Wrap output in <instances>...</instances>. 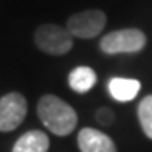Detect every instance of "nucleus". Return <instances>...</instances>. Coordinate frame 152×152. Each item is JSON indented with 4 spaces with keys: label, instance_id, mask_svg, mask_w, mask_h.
Wrapping results in <instances>:
<instances>
[{
    "label": "nucleus",
    "instance_id": "39448f33",
    "mask_svg": "<svg viewBox=\"0 0 152 152\" xmlns=\"http://www.w3.org/2000/svg\"><path fill=\"white\" fill-rule=\"evenodd\" d=\"M27 115V100L20 93L12 91L0 98V132H12Z\"/></svg>",
    "mask_w": 152,
    "mask_h": 152
},
{
    "label": "nucleus",
    "instance_id": "9b49d317",
    "mask_svg": "<svg viewBox=\"0 0 152 152\" xmlns=\"http://www.w3.org/2000/svg\"><path fill=\"white\" fill-rule=\"evenodd\" d=\"M113 112L110 108H100L96 112V120L100 122L102 125H110L112 124V120H113Z\"/></svg>",
    "mask_w": 152,
    "mask_h": 152
},
{
    "label": "nucleus",
    "instance_id": "0eeeda50",
    "mask_svg": "<svg viewBox=\"0 0 152 152\" xmlns=\"http://www.w3.org/2000/svg\"><path fill=\"white\" fill-rule=\"evenodd\" d=\"M108 91L117 102H130L140 91V81L134 78H112L108 81Z\"/></svg>",
    "mask_w": 152,
    "mask_h": 152
},
{
    "label": "nucleus",
    "instance_id": "20e7f679",
    "mask_svg": "<svg viewBox=\"0 0 152 152\" xmlns=\"http://www.w3.org/2000/svg\"><path fill=\"white\" fill-rule=\"evenodd\" d=\"M107 24L105 12L91 9V10H83L71 15L66 22V29L69 31L73 37L78 39H93L100 36Z\"/></svg>",
    "mask_w": 152,
    "mask_h": 152
},
{
    "label": "nucleus",
    "instance_id": "423d86ee",
    "mask_svg": "<svg viewBox=\"0 0 152 152\" xmlns=\"http://www.w3.org/2000/svg\"><path fill=\"white\" fill-rule=\"evenodd\" d=\"M78 145L81 152H117L113 140L96 129H81L78 134Z\"/></svg>",
    "mask_w": 152,
    "mask_h": 152
},
{
    "label": "nucleus",
    "instance_id": "6e6552de",
    "mask_svg": "<svg viewBox=\"0 0 152 152\" xmlns=\"http://www.w3.org/2000/svg\"><path fill=\"white\" fill-rule=\"evenodd\" d=\"M49 137L41 130H29L19 137L12 152H48Z\"/></svg>",
    "mask_w": 152,
    "mask_h": 152
},
{
    "label": "nucleus",
    "instance_id": "9d476101",
    "mask_svg": "<svg viewBox=\"0 0 152 152\" xmlns=\"http://www.w3.org/2000/svg\"><path fill=\"white\" fill-rule=\"evenodd\" d=\"M137 115H139V122H140V127L144 130V134L149 139H152V95L145 96L140 102Z\"/></svg>",
    "mask_w": 152,
    "mask_h": 152
},
{
    "label": "nucleus",
    "instance_id": "f257e3e1",
    "mask_svg": "<svg viewBox=\"0 0 152 152\" xmlns=\"http://www.w3.org/2000/svg\"><path fill=\"white\" fill-rule=\"evenodd\" d=\"M37 115L44 127L59 137L69 135L78 124V115L75 108L54 95H44L39 100Z\"/></svg>",
    "mask_w": 152,
    "mask_h": 152
},
{
    "label": "nucleus",
    "instance_id": "7ed1b4c3",
    "mask_svg": "<svg viewBox=\"0 0 152 152\" xmlns=\"http://www.w3.org/2000/svg\"><path fill=\"white\" fill-rule=\"evenodd\" d=\"M145 34L139 29H122L103 36L100 49L105 54H134L145 48Z\"/></svg>",
    "mask_w": 152,
    "mask_h": 152
},
{
    "label": "nucleus",
    "instance_id": "f03ea898",
    "mask_svg": "<svg viewBox=\"0 0 152 152\" xmlns=\"http://www.w3.org/2000/svg\"><path fill=\"white\" fill-rule=\"evenodd\" d=\"M34 42L46 54L63 56L73 48V36L58 24H42L34 32Z\"/></svg>",
    "mask_w": 152,
    "mask_h": 152
},
{
    "label": "nucleus",
    "instance_id": "1a4fd4ad",
    "mask_svg": "<svg viewBox=\"0 0 152 152\" xmlns=\"http://www.w3.org/2000/svg\"><path fill=\"white\" fill-rule=\"evenodd\" d=\"M68 83L73 91L76 93H86L90 91L96 83V73L90 66H78L69 73Z\"/></svg>",
    "mask_w": 152,
    "mask_h": 152
}]
</instances>
